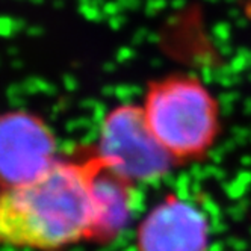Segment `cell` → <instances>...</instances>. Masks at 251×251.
Wrapping results in <instances>:
<instances>
[{
    "label": "cell",
    "instance_id": "1",
    "mask_svg": "<svg viewBox=\"0 0 251 251\" xmlns=\"http://www.w3.org/2000/svg\"><path fill=\"white\" fill-rule=\"evenodd\" d=\"M101 165L94 150L58 159L33 180L0 189V247L59 251L91 242L93 178Z\"/></svg>",
    "mask_w": 251,
    "mask_h": 251
},
{
    "label": "cell",
    "instance_id": "2",
    "mask_svg": "<svg viewBox=\"0 0 251 251\" xmlns=\"http://www.w3.org/2000/svg\"><path fill=\"white\" fill-rule=\"evenodd\" d=\"M141 107L177 165L203 160L220 136L218 101L197 76L177 73L151 80Z\"/></svg>",
    "mask_w": 251,
    "mask_h": 251
},
{
    "label": "cell",
    "instance_id": "3",
    "mask_svg": "<svg viewBox=\"0 0 251 251\" xmlns=\"http://www.w3.org/2000/svg\"><path fill=\"white\" fill-rule=\"evenodd\" d=\"M96 153L106 168L133 183L159 180L177 165L136 104L117 106L104 115Z\"/></svg>",
    "mask_w": 251,
    "mask_h": 251
},
{
    "label": "cell",
    "instance_id": "4",
    "mask_svg": "<svg viewBox=\"0 0 251 251\" xmlns=\"http://www.w3.org/2000/svg\"><path fill=\"white\" fill-rule=\"evenodd\" d=\"M58 144L38 115L12 111L0 115V189L41 176L58 160Z\"/></svg>",
    "mask_w": 251,
    "mask_h": 251
},
{
    "label": "cell",
    "instance_id": "5",
    "mask_svg": "<svg viewBox=\"0 0 251 251\" xmlns=\"http://www.w3.org/2000/svg\"><path fill=\"white\" fill-rule=\"evenodd\" d=\"M209 220L192 203L170 195L138 228V251H207Z\"/></svg>",
    "mask_w": 251,
    "mask_h": 251
},
{
    "label": "cell",
    "instance_id": "6",
    "mask_svg": "<svg viewBox=\"0 0 251 251\" xmlns=\"http://www.w3.org/2000/svg\"><path fill=\"white\" fill-rule=\"evenodd\" d=\"M138 203L136 183L101 165L93 178L94 227L91 242L99 245L112 242L130 223Z\"/></svg>",
    "mask_w": 251,
    "mask_h": 251
}]
</instances>
